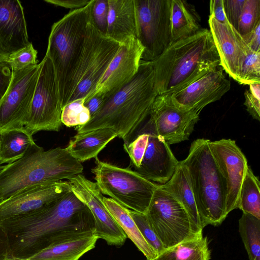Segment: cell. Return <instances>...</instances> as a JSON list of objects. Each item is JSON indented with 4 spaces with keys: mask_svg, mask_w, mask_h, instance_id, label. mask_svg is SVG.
<instances>
[{
    "mask_svg": "<svg viewBox=\"0 0 260 260\" xmlns=\"http://www.w3.org/2000/svg\"><path fill=\"white\" fill-rule=\"evenodd\" d=\"M0 225L8 237L9 259H28L60 239L95 228L90 210L72 190L41 210Z\"/></svg>",
    "mask_w": 260,
    "mask_h": 260,
    "instance_id": "1",
    "label": "cell"
},
{
    "mask_svg": "<svg viewBox=\"0 0 260 260\" xmlns=\"http://www.w3.org/2000/svg\"><path fill=\"white\" fill-rule=\"evenodd\" d=\"M158 95L152 61L141 60L134 78L107 100L86 124L76 126L77 133L101 128L114 131L127 140L149 115Z\"/></svg>",
    "mask_w": 260,
    "mask_h": 260,
    "instance_id": "2",
    "label": "cell"
},
{
    "mask_svg": "<svg viewBox=\"0 0 260 260\" xmlns=\"http://www.w3.org/2000/svg\"><path fill=\"white\" fill-rule=\"evenodd\" d=\"M158 94H172L221 67L209 29L172 43L152 61Z\"/></svg>",
    "mask_w": 260,
    "mask_h": 260,
    "instance_id": "3",
    "label": "cell"
},
{
    "mask_svg": "<svg viewBox=\"0 0 260 260\" xmlns=\"http://www.w3.org/2000/svg\"><path fill=\"white\" fill-rule=\"evenodd\" d=\"M83 166L65 148L45 151L35 144L19 159L0 171V202L32 186L68 179L83 172Z\"/></svg>",
    "mask_w": 260,
    "mask_h": 260,
    "instance_id": "4",
    "label": "cell"
},
{
    "mask_svg": "<svg viewBox=\"0 0 260 260\" xmlns=\"http://www.w3.org/2000/svg\"><path fill=\"white\" fill-rule=\"evenodd\" d=\"M94 0L70 11L55 22L48 38L46 55L55 72L62 107L73 92V82L82 51Z\"/></svg>",
    "mask_w": 260,
    "mask_h": 260,
    "instance_id": "5",
    "label": "cell"
},
{
    "mask_svg": "<svg viewBox=\"0 0 260 260\" xmlns=\"http://www.w3.org/2000/svg\"><path fill=\"white\" fill-rule=\"evenodd\" d=\"M210 140L197 139L182 160L187 168L201 226L220 225L229 214L226 190L209 147Z\"/></svg>",
    "mask_w": 260,
    "mask_h": 260,
    "instance_id": "6",
    "label": "cell"
},
{
    "mask_svg": "<svg viewBox=\"0 0 260 260\" xmlns=\"http://www.w3.org/2000/svg\"><path fill=\"white\" fill-rule=\"evenodd\" d=\"M95 163L91 172L102 193L128 209L146 214L159 184L129 168L102 161L98 157Z\"/></svg>",
    "mask_w": 260,
    "mask_h": 260,
    "instance_id": "7",
    "label": "cell"
},
{
    "mask_svg": "<svg viewBox=\"0 0 260 260\" xmlns=\"http://www.w3.org/2000/svg\"><path fill=\"white\" fill-rule=\"evenodd\" d=\"M121 45L98 30L91 18L73 80V92L67 104L78 99L85 101L92 96Z\"/></svg>",
    "mask_w": 260,
    "mask_h": 260,
    "instance_id": "8",
    "label": "cell"
},
{
    "mask_svg": "<svg viewBox=\"0 0 260 260\" xmlns=\"http://www.w3.org/2000/svg\"><path fill=\"white\" fill-rule=\"evenodd\" d=\"M146 215L166 249L203 235L195 228L182 205L159 184Z\"/></svg>",
    "mask_w": 260,
    "mask_h": 260,
    "instance_id": "9",
    "label": "cell"
},
{
    "mask_svg": "<svg viewBox=\"0 0 260 260\" xmlns=\"http://www.w3.org/2000/svg\"><path fill=\"white\" fill-rule=\"evenodd\" d=\"M39 67L33 99L23 123L32 135L41 131L58 132L62 124V107L53 63L45 55Z\"/></svg>",
    "mask_w": 260,
    "mask_h": 260,
    "instance_id": "10",
    "label": "cell"
},
{
    "mask_svg": "<svg viewBox=\"0 0 260 260\" xmlns=\"http://www.w3.org/2000/svg\"><path fill=\"white\" fill-rule=\"evenodd\" d=\"M142 60L152 61L171 44V0H135Z\"/></svg>",
    "mask_w": 260,
    "mask_h": 260,
    "instance_id": "11",
    "label": "cell"
},
{
    "mask_svg": "<svg viewBox=\"0 0 260 260\" xmlns=\"http://www.w3.org/2000/svg\"><path fill=\"white\" fill-rule=\"evenodd\" d=\"M199 115L178 106L171 94H158L152 104L148 121L155 134L170 145L188 140Z\"/></svg>",
    "mask_w": 260,
    "mask_h": 260,
    "instance_id": "12",
    "label": "cell"
},
{
    "mask_svg": "<svg viewBox=\"0 0 260 260\" xmlns=\"http://www.w3.org/2000/svg\"><path fill=\"white\" fill-rule=\"evenodd\" d=\"M39 64L12 71L10 85L0 102V130L23 126L33 99Z\"/></svg>",
    "mask_w": 260,
    "mask_h": 260,
    "instance_id": "13",
    "label": "cell"
},
{
    "mask_svg": "<svg viewBox=\"0 0 260 260\" xmlns=\"http://www.w3.org/2000/svg\"><path fill=\"white\" fill-rule=\"evenodd\" d=\"M68 180L71 183L72 191L89 208L93 215L94 234L109 245L122 246L126 235L105 206L104 196L96 183L81 174Z\"/></svg>",
    "mask_w": 260,
    "mask_h": 260,
    "instance_id": "14",
    "label": "cell"
},
{
    "mask_svg": "<svg viewBox=\"0 0 260 260\" xmlns=\"http://www.w3.org/2000/svg\"><path fill=\"white\" fill-rule=\"evenodd\" d=\"M209 147L225 188L229 214L238 209L240 189L248 167L247 160L235 140L222 139L210 141Z\"/></svg>",
    "mask_w": 260,
    "mask_h": 260,
    "instance_id": "15",
    "label": "cell"
},
{
    "mask_svg": "<svg viewBox=\"0 0 260 260\" xmlns=\"http://www.w3.org/2000/svg\"><path fill=\"white\" fill-rule=\"evenodd\" d=\"M143 51L137 38L122 44L92 96L98 94L106 101L129 83L139 70Z\"/></svg>",
    "mask_w": 260,
    "mask_h": 260,
    "instance_id": "16",
    "label": "cell"
},
{
    "mask_svg": "<svg viewBox=\"0 0 260 260\" xmlns=\"http://www.w3.org/2000/svg\"><path fill=\"white\" fill-rule=\"evenodd\" d=\"M71 190V183L64 181L26 188L0 202V222L41 210Z\"/></svg>",
    "mask_w": 260,
    "mask_h": 260,
    "instance_id": "17",
    "label": "cell"
},
{
    "mask_svg": "<svg viewBox=\"0 0 260 260\" xmlns=\"http://www.w3.org/2000/svg\"><path fill=\"white\" fill-rule=\"evenodd\" d=\"M221 67L208 72L184 89L171 94L180 107L200 113L208 104L219 100L231 88Z\"/></svg>",
    "mask_w": 260,
    "mask_h": 260,
    "instance_id": "18",
    "label": "cell"
},
{
    "mask_svg": "<svg viewBox=\"0 0 260 260\" xmlns=\"http://www.w3.org/2000/svg\"><path fill=\"white\" fill-rule=\"evenodd\" d=\"M208 22L221 67L238 82L244 60L251 49L229 22L221 23L211 17H209Z\"/></svg>",
    "mask_w": 260,
    "mask_h": 260,
    "instance_id": "19",
    "label": "cell"
},
{
    "mask_svg": "<svg viewBox=\"0 0 260 260\" xmlns=\"http://www.w3.org/2000/svg\"><path fill=\"white\" fill-rule=\"evenodd\" d=\"M143 127L148 133V142L141 165L135 171L149 180L162 185L171 178L179 161L169 145L155 134L148 120Z\"/></svg>",
    "mask_w": 260,
    "mask_h": 260,
    "instance_id": "20",
    "label": "cell"
},
{
    "mask_svg": "<svg viewBox=\"0 0 260 260\" xmlns=\"http://www.w3.org/2000/svg\"><path fill=\"white\" fill-rule=\"evenodd\" d=\"M23 8L18 0H0V49L8 56L29 44Z\"/></svg>",
    "mask_w": 260,
    "mask_h": 260,
    "instance_id": "21",
    "label": "cell"
},
{
    "mask_svg": "<svg viewBox=\"0 0 260 260\" xmlns=\"http://www.w3.org/2000/svg\"><path fill=\"white\" fill-rule=\"evenodd\" d=\"M98 239L94 231L78 233L55 242L28 259L78 260L95 247Z\"/></svg>",
    "mask_w": 260,
    "mask_h": 260,
    "instance_id": "22",
    "label": "cell"
},
{
    "mask_svg": "<svg viewBox=\"0 0 260 260\" xmlns=\"http://www.w3.org/2000/svg\"><path fill=\"white\" fill-rule=\"evenodd\" d=\"M109 12L106 35L122 44L137 39L135 0H108Z\"/></svg>",
    "mask_w": 260,
    "mask_h": 260,
    "instance_id": "23",
    "label": "cell"
},
{
    "mask_svg": "<svg viewBox=\"0 0 260 260\" xmlns=\"http://www.w3.org/2000/svg\"><path fill=\"white\" fill-rule=\"evenodd\" d=\"M117 137L114 131L108 128L77 133L70 140L66 149L74 158L81 163L98 157L105 146Z\"/></svg>",
    "mask_w": 260,
    "mask_h": 260,
    "instance_id": "24",
    "label": "cell"
},
{
    "mask_svg": "<svg viewBox=\"0 0 260 260\" xmlns=\"http://www.w3.org/2000/svg\"><path fill=\"white\" fill-rule=\"evenodd\" d=\"M161 187L172 195L184 207L194 226L199 232L203 229L192 190L188 172L181 161L170 180L160 185Z\"/></svg>",
    "mask_w": 260,
    "mask_h": 260,
    "instance_id": "25",
    "label": "cell"
},
{
    "mask_svg": "<svg viewBox=\"0 0 260 260\" xmlns=\"http://www.w3.org/2000/svg\"><path fill=\"white\" fill-rule=\"evenodd\" d=\"M170 20L171 44L189 38L202 29L199 15L186 1L171 0Z\"/></svg>",
    "mask_w": 260,
    "mask_h": 260,
    "instance_id": "26",
    "label": "cell"
},
{
    "mask_svg": "<svg viewBox=\"0 0 260 260\" xmlns=\"http://www.w3.org/2000/svg\"><path fill=\"white\" fill-rule=\"evenodd\" d=\"M35 144L32 135L24 126L1 130L0 165L22 158Z\"/></svg>",
    "mask_w": 260,
    "mask_h": 260,
    "instance_id": "27",
    "label": "cell"
},
{
    "mask_svg": "<svg viewBox=\"0 0 260 260\" xmlns=\"http://www.w3.org/2000/svg\"><path fill=\"white\" fill-rule=\"evenodd\" d=\"M105 206L117 224L123 231L138 249L146 256L147 259H152L157 254L147 242L134 220L130 215L128 209L123 207L111 198L104 197Z\"/></svg>",
    "mask_w": 260,
    "mask_h": 260,
    "instance_id": "28",
    "label": "cell"
},
{
    "mask_svg": "<svg viewBox=\"0 0 260 260\" xmlns=\"http://www.w3.org/2000/svg\"><path fill=\"white\" fill-rule=\"evenodd\" d=\"M209 243L207 237L202 235L167 249L152 259L146 260H210Z\"/></svg>",
    "mask_w": 260,
    "mask_h": 260,
    "instance_id": "29",
    "label": "cell"
},
{
    "mask_svg": "<svg viewBox=\"0 0 260 260\" xmlns=\"http://www.w3.org/2000/svg\"><path fill=\"white\" fill-rule=\"evenodd\" d=\"M259 181L250 167L247 168L239 192V207L244 213L260 219Z\"/></svg>",
    "mask_w": 260,
    "mask_h": 260,
    "instance_id": "30",
    "label": "cell"
},
{
    "mask_svg": "<svg viewBox=\"0 0 260 260\" xmlns=\"http://www.w3.org/2000/svg\"><path fill=\"white\" fill-rule=\"evenodd\" d=\"M239 231L249 260H260V219L243 212Z\"/></svg>",
    "mask_w": 260,
    "mask_h": 260,
    "instance_id": "31",
    "label": "cell"
},
{
    "mask_svg": "<svg viewBox=\"0 0 260 260\" xmlns=\"http://www.w3.org/2000/svg\"><path fill=\"white\" fill-rule=\"evenodd\" d=\"M148 137V133L140 126L130 138L124 141V149L130 157L131 165L135 169L139 168L141 165Z\"/></svg>",
    "mask_w": 260,
    "mask_h": 260,
    "instance_id": "32",
    "label": "cell"
},
{
    "mask_svg": "<svg viewBox=\"0 0 260 260\" xmlns=\"http://www.w3.org/2000/svg\"><path fill=\"white\" fill-rule=\"evenodd\" d=\"M85 100L78 99L68 103L62 109L61 121L68 127L80 126L91 118L89 110L84 106Z\"/></svg>",
    "mask_w": 260,
    "mask_h": 260,
    "instance_id": "33",
    "label": "cell"
},
{
    "mask_svg": "<svg viewBox=\"0 0 260 260\" xmlns=\"http://www.w3.org/2000/svg\"><path fill=\"white\" fill-rule=\"evenodd\" d=\"M260 23V0H245L237 31L242 37Z\"/></svg>",
    "mask_w": 260,
    "mask_h": 260,
    "instance_id": "34",
    "label": "cell"
},
{
    "mask_svg": "<svg viewBox=\"0 0 260 260\" xmlns=\"http://www.w3.org/2000/svg\"><path fill=\"white\" fill-rule=\"evenodd\" d=\"M129 213L142 235L158 255L166 249L150 226L146 214L128 209Z\"/></svg>",
    "mask_w": 260,
    "mask_h": 260,
    "instance_id": "35",
    "label": "cell"
},
{
    "mask_svg": "<svg viewBox=\"0 0 260 260\" xmlns=\"http://www.w3.org/2000/svg\"><path fill=\"white\" fill-rule=\"evenodd\" d=\"M238 82L247 85L260 82V52L251 50L247 54L241 68Z\"/></svg>",
    "mask_w": 260,
    "mask_h": 260,
    "instance_id": "36",
    "label": "cell"
},
{
    "mask_svg": "<svg viewBox=\"0 0 260 260\" xmlns=\"http://www.w3.org/2000/svg\"><path fill=\"white\" fill-rule=\"evenodd\" d=\"M37 51L30 42L25 47L10 54L6 63L12 71L23 69L30 66L38 64Z\"/></svg>",
    "mask_w": 260,
    "mask_h": 260,
    "instance_id": "37",
    "label": "cell"
},
{
    "mask_svg": "<svg viewBox=\"0 0 260 260\" xmlns=\"http://www.w3.org/2000/svg\"><path fill=\"white\" fill-rule=\"evenodd\" d=\"M245 92L244 105L247 112L258 121L260 120V82L252 83Z\"/></svg>",
    "mask_w": 260,
    "mask_h": 260,
    "instance_id": "38",
    "label": "cell"
},
{
    "mask_svg": "<svg viewBox=\"0 0 260 260\" xmlns=\"http://www.w3.org/2000/svg\"><path fill=\"white\" fill-rule=\"evenodd\" d=\"M108 12V0H94L91 19L98 30L105 35L107 29Z\"/></svg>",
    "mask_w": 260,
    "mask_h": 260,
    "instance_id": "39",
    "label": "cell"
},
{
    "mask_svg": "<svg viewBox=\"0 0 260 260\" xmlns=\"http://www.w3.org/2000/svg\"><path fill=\"white\" fill-rule=\"evenodd\" d=\"M224 13L228 22L237 30L245 0H223Z\"/></svg>",
    "mask_w": 260,
    "mask_h": 260,
    "instance_id": "40",
    "label": "cell"
},
{
    "mask_svg": "<svg viewBox=\"0 0 260 260\" xmlns=\"http://www.w3.org/2000/svg\"><path fill=\"white\" fill-rule=\"evenodd\" d=\"M12 71L6 62L0 63V102L11 82Z\"/></svg>",
    "mask_w": 260,
    "mask_h": 260,
    "instance_id": "41",
    "label": "cell"
},
{
    "mask_svg": "<svg viewBox=\"0 0 260 260\" xmlns=\"http://www.w3.org/2000/svg\"><path fill=\"white\" fill-rule=\"evenodd\" d=\"M218 22L226 24L228 23L223 7V0H212L210 1V16Z\"/></svg>",
    "mask_w": 260,
    "mask_h": 260,
    "instance_id": "42",
    "label": "cell"
},
{
    "mask_svg": "<svg viewBox=\"0 0 260 260\" xmlns=\"http://www.w3.org/2000/svg\"><path fill=\"white\" fill-rule=\"evenodd\" d=\"M242 37L252 51L260 52V23L250 32Z\"/></svg>",
    "mask_w": 260,
    "mask_h": 260,
    "instance_id": "43",
    "label": "cell"
},
{
    "mask_svg": "<svg viewBox=\"0 0 260 260\" xmlns=\"http://www.w3.org/2000/svg\"><path fill=\"white\" fill-rule=\"evenodd\" d=\"M52 5L67 9L76 10L87 5L91 0H44Z\"/></svg>",
    "mask_w": 260,
    "mask_h": 260,
    "instance_id": "44",
    "label": "cell"
},
{
    "mask_svg": "<svg viewBox=\"0 0 260 260\" xmlns=\"http://www.w3.org/2000/svg\"><path fill=\"white\" fill-rule=\"evenodd\" d=\"M106 100L100 94H95L84 102V106L89 110L91 118L100 109Z\"/></svg>",
    "mask_w": 260,
    "mask_h": 260,
    "instance_id": "45",
    "label": "cell"
},
{
    "mask_svg": "<svg viewBox=\"0 0 260 260\" xmlns=\"http://www.w3.org/2000/svg\"><path fill=\"white\" fill-rule=\"evenodd\" d=\"M10 247L8 235L0 225V260H9L10 258Z\"/></svg>",
    "mask_w": 260,
    "mask_h": 260,
    "instance_id": "46",
    "label": "cell"
},
{
    "mask_svg": "<svg viewBox=\"0 0 260 260\" xmlns=\"http://www.w3.org/2000/svg\"><path fill=\"white\" fill-rule=\"evenodd\" d=\"M8 57L6 56L0 49V63L6 62Z\"/></svg>",
    "mask_w": 260,
    "mask_h": 260,
    "instance_id": "47",
    "label": "cell"
},
{
    "mask_svg": "<svg viewBox=\"0 0 260 260\" xmlns=\"http://www.w3.org/2000/svg\"><path fill=\"white\" fill-rule=\"evenodd\" d=\"M9 260H31L29 259H19V258H12L9 259Z\"/></svg>",
    "mask_w": 260,
    "mask_h": 260,
    "instance_id": "48",
    "label": "cell"
},
{
    "mask_svg": "<svg viewBox=\"0 0 260 260\" xmlns=\"http://www.w3.org/2000/svg\"><path fill=\"white\" fill-rule=\"evenodd\" d=\"M3 168V165H0V171L2 170Z\"/></svg>",
    "mask_w": 260,
    "mask_h": 260,
    "instance_id": "49",
    "label": "cell"
},
{
    "mask_svg": "<svg viewBox=\"0 0 260 260\" xmlns=\"http://www.w3.org/2000/svg\"><path fill=\"white\" fill-rule=\"evenodd\" d=\"M0 134H1V130H0Z\"/></svg>",
    "mask_w": 260,
    "mask_h": 260,
    "instance_id": "50",
    "label": "cell"
}]
</instances>
